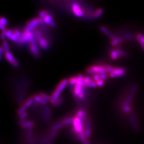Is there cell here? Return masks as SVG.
<instances>
[{"label": "cell", "instance_id": "obj_1", "mask_svg": "<svg viewBox=\"0 0 144 144\" xmlns=\"http://www.w3.org/2000/svg\"><path fill=\"white\" fill-rule=\"evenodd\" d=\"M87 72L89 74H106L107 71L105 68L98 66H93L88 68Z\"/></svg>", "mask_w": 144, "mask_h": 144}, {"label": "cell", "instance_id": "obj_2", "mask_svg": "<svg viewBox=\"0 0 144 144\" xmlns=\"http://www.w3.org/2000/svg\"><path fill=\"white\" fill-rule=\"evenodd\" d=\"M73 130L77 135L83 131L82 121L81 118L77 117L74 118V121L73 122Z\"/></svg>", "mask_w": 144, "mask_h": 144}, {"label": "cell", "instance_id": "obj_3", "mask_svg": "<svg viewBox=\"0 0 144 144\" xmlns=\"http://www.w3.org/2000/svg\"><path fill=\"white\" fill-rule=\"evenodd\" d=\"M38 23H39V21H38V18H34L33 19L31 20L27 23V27L25 28V32L30 33V32L32 30H33L36 27H37Z\"/></svg>", "mask_w": 144, "mask_h": 144}, {"label": "cell", "instance_id": "obj_4", "mask_svg": "<svg viewBox=\"0 0 144 144\" xmlns=\"http://www.w3.org/2000/svg\"><path fill=\"white\" fill-rule=\"evenodd\" d=\"M72 8L73 12L75 16L78 17H81L83 16V12L77 3L73 2L72 4Z\"/></svg>", "mask_w": 144, "mask_h": 144}, {"label": "cell", "instance_id": "obj_5", "mask_svg": "<svg viewBox=\"0 0 144 144\" xmlns=\"http://www.w3.org/2000/svg\"><path fill=\"white\" fill-rule=\"evenodd\" d=\"M5 57L6 58V59L9 62H10L11 64L14 67H17L19 66V63L15 59V58L13 57V55H12V53L10 52H7L5 53Z\"/></svg>", "mask_w": 144, "mask_h": 144}, {"label": "cell", "instance_id": "obj_6", "mask_svg": "<svg viewBox=\"0 0 144 144\" xmlns=\"http://www.w3.org/2000/svg\"><path fill=\"white\" fill-rule=\"evenodd\" d=\"M31 32L30 33H27V32H24L22 34V36L20 38L18 39L17 42L20 44H25L30 41V37H31Z\"/></svg>", "mask_w": 144, "mask_h": 144}, {"label": "cell", "instance_id": "obj_7", "mask_svg": "<svg viewBox=\"0 0 144 144\" xmlns=\"http://www.w3.org/2000/svg\"><path fill=\"white\" fill-rule=\"evenodd\" d=\"M125 73L124 70L122 68H115V71L112 73L109 74V76L111 77H120L122 76Z\"/></svg>", "mask_w": 144, "mask_h": 144}, {"label": "cell", "instance_id": "obj_8", "mask_svg": "<svg viewBox=\"0 0 144 144\" xmlns=\"http://www.w3.org/2000/svg\"><path fill=\"white\" fill-rule=\"evenodd\" d=\"M19 124L21 126V127L24 129H31L33 128L34 126V124L33 122H32L30 121H24V120H20L19 121Z\"/></svg>", "mask_w": 144, "mask_h": 144}, {"label": "cell", "instance_id": "obj_9", "mask_svg": "<svg viewBox=\"0 0 144 144\" xmlns=\"http://www.w3.org/2000/svg\"><path fill=\"white\" fill-rule=\"evenodd\" d=\"M68 81H68V80H67V79H64V80L61 81L60 83L58 84V85L57 86V87L56 88V91L61 93V92L64 90V89L66 88V86L68 84Z\"/></svg>", "mask_w": 144, "mask_h": 144}, {"label": "cell", "instance_id": "obj_10", "mask_svg": "<svg viewBox=\"0 0 144 144\" xmlns=\"http://www.w3.org/2000/svg\"><path fill=\"white\" fill-rule=\"evenodd\" d=\"M77 137L79 139V140H80V141L84 144H91V143L89 142V140H88V139L86 138V135L85 134L84 131H82L81 132H80V134H78V135H77Z\"/></svg>", "mask_w": 144, "mask_h": 144}, {"label": "cell", "instance_id": "obj_11", "mask_svg": "<svg viewBox=\"0 0 144 144\" xmlns=\"http://www.w3.org/2000/svg\"><path fill=\"white\" fill-rule=\"evenodd\" d=\"M130 121L132 125V127L135 130H138L139 129V125L137 118L134 114H132L130 116Z\"/></svg>", "mask_w": 144, "mask_h": 144}, {"label": "cell", "instance_id": "obj_12", "mask_svg": "<svg viewBox=\"0 0 144 144\" xmlns=\"http://www.w3.org/2000/svg\"><path fill=\"white\" fill-rule=\"evenodd\" d=\"M61 93L55 90V91L53 92L52 96H51V100H50V102L52 104H55L57 101L59 99Z\"/></svg>", "mask_w": 144, "mask_h": 144}, {"label": "cell", "instance_id": "obj_13", "mask_svg": "<svg viewBox=\"0 0 144 144\" xmlns=\"http://www.w3.org/2000/svg\"><path fill=\"white\" fill-rule=\"evenodd\" d=\"M31 50L32 53L33 54V55L36 57H38L39 55V52L38 48L37 47V46L35 44H32L31 46Z\"/></svg>", "mask_w": 144, "mask_h": 144}, {"label": "cell", "instance_id": "obj_14", "mask_svg": "<svg viewBox=\"0 0 144 144\" xmlns=\"http://www.w3.org/2000/svg\"><path fill=\"white\" fill-rule=\"evenodd\" d=\"M39 45H40L41 48L43 49H44V50L47 49L49 47L48 43L46 42V41L45 40V39L43 38H41L40 40H39Z\"/></svg>", "mask_w": 144, "mask_h": 144}, {"label": "cell", "instance_id": "obj_15", "mask_svg": "<svg viewBox=\"0 0 144 144\" xmlns=\"http://www.w3.org/2000/svg\"><path fill=\"white\" fill-rule=\"evenodd\" d=\"M84 128H85L84 132L85 134V135L86 136V137H89L91 136V130H90V125L88 123V121L85 122Z\"/></svg>", "mask_w": 144, "mask_h": 144}, {"label": "cell", "instance_id": "obj_16", "mask_svg": "<svg viewBox=\"0 0 144 144\" xmlns=\"http://www.w3.org/2000/svg\"><path fill=\"white\" fill-rule=\"evenodd\" d=\"M82 85L76 84L75 85L74 88V94L77 96H78V95L82 92Z\"/></svg>", "mask_w": 144, "mask_h": 144}, {"label": "cell", "instance_id": "obj_17", "mask_svg": "<svg viewBox=\"0 0 144 144\" xmlns=\"http://www.w3.org/2000/svg\"><path fill=\"white\" fill-rule=\"evenodd\" d=\"M74 121V118L72 117H69L65 118V119L64 120L62 121V124L63 125H67L71 123H73V122Z\"/></svg>", "mask_w": 144, "mask_h": 144}, {"label": "cell", "instance_id": "obj_18", "mask_svg": "<svg viewBox=\"0 0 144 144\" xmlns=\"http://www.w3.org/2000/svg\"><path fill=\"white\" fill-rule=\"evenodd\" d=\"M27 141L31 144H34L33 137H32V131L31 129H29L27 132Z\"/></svg>", "mask_w": 144, "mask_h": 144}, {"label": "cell", "instance_id": "obj_19", "mask_svg": "<svg viewBox=\"0 0 144 144\" xmlns=\"http://www.w3.org/2000/svg\"><path fill=\"white\" fill-rule=\"evenodd\" d=\"M77 84H79L81 85H84V77H83L81 74H79L77 76Z\"/></svg>", "mask_w": 144, "mask_h": 144}, {"label": "cell", "instance_id": "obj_20", "mask_svg": "<svg viewBox=\"0 0 144 144\" xmlns=\"http://www.w3.org/2000/svg\"><path fill=\"white\" fill-rule=\"evenodd\" d=\"M122 41H123V39H122V38L116 37V38H115L112 41H111V44L113 46H115L117 45L118 43H121Z\"/></svg>", "mask_w": 144, "mask_h": 144}, {"label": "cell", "instance_id": "obj_21", "mask_svg": "<svg viewBox=\"0 0 144 144\" xmlns=\"http://www.w3.org/2000/svg\"><path fill=\"white\" fill-rule=\"evenodd\" d=\"M138 42L140 43V44L141 45H144V35L142 34H139L137 36Z\"/></svg>", "mask_w": 144, "mask_h": 144}, {"label": "cell", "instance_id": "obj_22", "mask_svg": "<svg viewBox=\"0 0 144 144\" xmlns=\"http://www.w3.org/2000/svg\"><path fill=\"white\" fill-rule=\"evenodd\" d=\"M62 123H57L56 124H55L52 127V130L53 131V132H56L58 130H59V129L62 128L63 127Z\"/></svg>", "mask_w": 144, "mask_h": 144}, {"label": "cell", "instance_id": "obj_23", "mask_svg": "<svg viewBox=\"0 0 144 144\" xmlns=\"http://www.w3.org/2000/svg\"><path fill=\"white\" fill-rule=\"evenodd\" d=\"M44 23L46 24H50L52 22V17L51 15H50V14H48V15L46 16L44 18Z\"/></svg>", "mask_w": 144, "mask_h": 144}, {"label": "cell", "instance_id": "obj_24", "mask_svg": "<svg viewBox=\"0 0 144 144\" xmlns=\"http://www.w3.org/2000/svg\"><path fill=\"white\" fill-rule=\"evenodd\" d=\"M34 98H33V97H31V98H29L26 102V103H25L24 104V105L26 106L27 108V107H29L30 106H31L32 104H33V101H34Z\"/></svg>", "mask_w": 144, "mask_h": 144}, {"label": "cell", "instance_id": "obj_25", "mask_svg": "<svg viewBox=\"0 0 144 144\" xmlns=\"http://www.w3.org/2000/svg\"><path fill=\"white\" fill-rule=\"evenodd\" d=\"M85 116H86L85 113L83 110L78 111V112L77 113V114H76V117L78 118H81H81H83Z\"/></svg>", "mask_w": 144, "mask_h": 144}, {"label": "cell", "instance_id": "obj_26", "mask_svg": "<svg viewBox=\"0 0 144 144\" xmlns=\"http://www.w3.org/2000/svg\"><path fill=\"white\" fill-rule=\"evenodd\" d=\"M2 48H3L4 51H5V52H9V47L7 42L3 41L2 43Z\"/></svg>", "mask_w": 144, "mask_h": 144}, {"label": "cell", "instance_id": "obj_27", "mask_svg": "<svg viewBox=\"0 0 144 144\" xmlns=\"http://www.w3.org/2000/svg\"><path fill=\"white\" fill-rule=\"evenodd\" d=\"M39 96L41 97L42 99H45L46 101H47V100H50H50H51V97H50L49 96L45 94V93H41L40 94H39Z\"/></svg>", "mask_w": 144, "mask_h": 144}, {"label": "cell", "instance_id": "obj_28", "mask_svg": "<svg viewBox=\"0 0 144 144\" xmlns=\"http://www.w3.org/2000/svg\"><path fill=\"white\" fill-rule=\"evenodd\" d=\"M26 108H27V107L25 106V105H23L21 106L20 108L17 111V114H18L19 115H20L21 114H22L23 113H25V110H26Z\"/></svg>", "mask_w": 144, "mask_h": 144}, {"label": "cell", "instance_id": "obj_29", "mask_svg": "<svg viewBox=\"0 0 144 144\" xmlns=\"http://www.w3.org/2000/svg\"><path fill=\"white\" fill-rule=\"evenodd\" d=\"M103 12V10L102 8H99L97 10L95 13V17L96 18H98L101 15H102V13Z\"/></svg>", "mask_w": 144, "mask_h": 144}, {"label": "cell", "instance_id": "obj_30", "mask_svg": "<svg viewBox=\"0 0 144 144\" xmlns=\"http://www.w3.org/2000/svg\"><path fill=\"white\" fill-rule=\"evenodd\" d=\"M110 56H111V59H113L114 60H115V59H117L118 55V53L116 52V50H114V51H113L112 52H111Z\"/></svg>", "mask_w": 144, "mask_h": 144}, {"label": "cell", "instance_id": "obj_31", "mask_svg": "<svg viewBox=\"0 0 144 144\" xmlns=\"http://www.w3.org/2000/svg\"><path fill=\"white\" fill-rule=\"evenodd\" d=\"M49 13L47 11H42L40 12L39 13V16L41 18H44V17H45L46 16L48 15Z\"/></svg>", "mask_w": 144, "mask_h": 144}, {"label": "cell", "instance_id": "obj_32", "mask_svg": "<svg viewBox=\"0 0 144 144\" xmlns=\"http://www.w3.org/2000/svg\"><path fill=\"white\" fill-rule=\"evenodd\" d=\"M123 110L125 113H129L131 110V108L130 106H125L122 107Z\"/></svg>", "mask_w": 144, "mask_h": 144}, {"label": "cell", "instance_id": "obj_33", "mask_svg": "<svg viewBox=\"0 0 144 144\" xmlns=\"http://www.w3.org/2000/svg\"><path fill=\"white\" fill-rule=\"evenodd\" d=\"M100 30H101V31H102L103 32L104 34H106L107 35H109L110 34L109 31L105 27L102 26L100 27Z\"/></svg>", "mask_w": 144, "mask_h": 144}, {"label": "cell", "instance_id": "obj_34", "mask_svg": "<svg viewBox=\"0 0 144 144\" xmlns=\"http://www.w3.org/2000/svg\"><path fill=\"white\" fill-rule=\"evenodd\" d=\"M105 68L107 72H109L110 73H112L115 71V68H114L113 67H111L110 66H106L105 67Z\"/></svg>", "mask_w": 144, "mask_h": 144}, {"label": "cell", "instance_id": "obj_35", "mask_svg": "<svg viewBox=\"0 0 144 144\" xmlns=\"http://www.w3.org/2000/svg\"><path fill=\"white\" fill-rule=\"evenodd\" d=\"M92 81L91 80V78L90 77H84V84H85V85H88V84H89Z\"/></svg>", "mask_w": 144, "mask_h": 144}, {"label": "cell", "instance_id": "obj_36", "mask_svg": "<svg viewBox=\"0 0 144 144\" xmlns=\"http://www.w3.org/2000/svg\"><path fill=\"white\" fill-rule=\"evenodd\" d=\"M70 83L72 85L75 84L76 85L77 83V77H72L69 80Z\"/></svg>", "mask_w": 144, "mask_h": 144}, {"label": "cell", "instance_id": "obj_37", "mask_svg": "<svg viewBox=\"0 0 144 144\" xmlns=\"http://www.w3.org/2000/svg\"><path fill=\"white\" fill-rule=\"evenodd\" d=\"M7 24V20L4 17H2L1 19H0V24L4 25L5 26L6 24Z\"/></svg>", "mask_w": 144, "mask_h": 144}, {"label": "cell", "instance_id": "obj_38", "mask_svg": "<svg viewBox=\"0 0 144 144\" xmlns=\"http://www.w3.org/2000/svg\"><path fill=\"white\" fill-rule=\"evenodd\" d=\"M57 134L56 132H51V134H50L49 136H48V139H53L54 138H55L57 136Z\"/></svg>", "mask_w": 144, "mask_h": 144}, {"label": "cell", "instance_id": "obj_39", "mask_svg": "<svg viewBox=\"0 0 144 144\" xmlns=\"http://www.w3.org/2000/svg\"><path fill=\"white\" fill-rule=\"evenodd\" d=\"M86 86H90V87H92V88H95L97 86V82H96L95 81H92L89 84H88V85H86Z\"/></svg>", "mask_w": 144, "mask_h": 144}, {"label": "cell", "instance_id": "obj_40", "mask_svg": "<svg viewBox=\"0 0 144 144\" xmlns=\"http://www.w3.org/2000/svg\"><path fill=\"white\" fill-rule=\"evenodd\" d=\"M13 32L11 30H8L6 32V36L10 39L11 37L12 36V35H13Z\"/></svg>", "mask_w": 144, "mask_h": 144}, {"label": "cell", "instance_id": "obj_41", "mask_svg": "<svg viewBox=\"0 0 144 144\" xmlns=\"http://www.w3.org/2000/svg\"><path fill=\"white\" fill-rule=\"evenodd\" d=\"M34 99L35 100V101L36 102H37V103H40L41 102V97L39 96V95H35L34 97Z\"/></svg>", "mask_w": 144, "mask_h": 144}, {"label": "cell", "instance_id": "obj_42", "mask_svg": "<svg viewBox=\"0 0 144 144\" xmlns=\"http://www.w3.org/2000/svg\"><path fill=\"white\" fill-rule=\"evenodd\" d=\"M116 51L117 52L118 55H120V56H122V57H125V56H126L125 53L123 51H122L121 50H120V49H116Z\"/></svg>", "mask_w": 144, "mask_h": 144}, {"label": "cell", "instance_id": "obj_43", "mask_svg": "<svg viewBox=\"0 0 144 144\" xmlns=\"http://www.w3.org/2000/svg\"><path fill=\"white\" fill-rule=\"evenodd\" d=\"M63 102V99H59L55 104H54V105H55L56 107L59 106H60L61 105V104H62Z\"/></svg>", "mask_w": 144, "mask_h": 144}, {"label": "cell", "instance_id": "obj_44", "mask_svg": "<svg viewBox=\"0 0 144 144\" xmlns=\"http://www.w3.org/2000/svg\"><path fill=\"white\" fill-rule=\"evenodd\" d=\"M27 113L26 112H25L24 113H23L22 114H21L20 115H19L20 116V120H24L25 118H26L27 116Z\"/></svg>", "mask_w": 144, "mask_h": 144}, {"label": "cell", "instance_id": "obj_45", "mask_svg": "<svg viewBox=\"0 0 144 144\" xmlns=\"http://www.w3.org/2000/svg\"><path fill=\"white\" fill-rule=\"evenodd\" d=\"M14 34H15L18 37V38H20L21 37V36H22V34H21L20 32L19 31H18V30H15L14 31V33H13Z\"/></svg>", "mask_w": 144, "mask_h": 144}, {"label": "cell", "instance_id": "obj_46", "mask_svg": "<svg viewBox=\"0 0 144 144\" xmlns=\"http://www.w3.org/2000/svg\"><path fill=\"white\" fill-rule=\"evenodd\" d=\"M10 39H11L12 41H14V42H17L18 41V39H19V38H18V37L17 36L14 34V33L13 34V35H12V36L11 37V38H10Z\"/></svg>", "mask_w": 144, "mask_h": 144}, {"label": "cell", "instance_id": "obj_47", "mask_svg": "<svg viewBox=\"0 0 144 144\" xmlns=\"http://www.w3.org/2000/svg\"><path fill=\"white\" fill-rule=\"evenodd\" d=\"M6 31H2V33H1V39L2 41H4L5 40V36H6Z\"/></svg>", "mask_w": 144, "mask_h": 144}, {"label": "cell", "instance_id": "obj_48", "mask_svg": "<svg viewBox=\"0 0 144 144\" xmlns=\"http://www.w3.org/2000/svg\"><path fill=\"white\" fill-rule=\"evenodd\" d=\"M93 80H94V81L95 82H96L99 81L100 80V78L99 75L98 74H96V75H95L94 76H93Z\"/></svg>", "mask_w": 144, "mask_h": 144}, {"label": "cell", "instance_id": "obj_49", "mask_svg": "<svg viewBox=\"0 0 144 144\" xmlns=\"http://www.w3.org/2000/svg\"><path fill=\"white\" fill-rule=\"evenodd\" d=\"M99 75L101 80H106L107 76L106 75V74H99Z\"/></svg>", "mask_w": 144, "mask_h": 144}, {"label": "cell", "instance_id": "obj_50", "mask_svg": "<svg viewBox=\"0 0 144 144\" xmlns=\"http://www.w3.org/2000/svg\"><path fill=\"white\" fill-rule=\"evenodd\" d=\"M97 85H98L99 86H102L104 85V81L102 80H100L99 81L97 82Z\"/></svg>", "mask_w": 144, "mask_h": 144}, {"label": "cell", "instance_id": "obj_51", "mask_svg": "<svg viewBox=\"0 0 144 144\" xmlns=\"http://www.w3.org/2000/svg\"><path fill=\"white\" fill-rule=\"evenodd\" d=\"M3 51H4V50H3V48H2V46H1V47L0 48V58H1V60L2 59Z\"/></svg>", "mask_w": 144, "mask_h": 144}, {"label": "cell", "instance_id": "obj_52", "mask_svg": "<svg viewBox=\"0 0 144 144\" xmlns=\"http://www.w3.org/2000/svg\"><path fill=\"white\" fill-rule=\"evenodd\" d=\"M42 104H43V105H46L47 104V101H46V100L45 99H41V102H40Z\"/></svg>", "mask_w": 144, "mask_h": 144}, {"label": "cell", "instance_id": "obj_53", "mask_svg": "<svg viewBox=\"0 0 144 144\" xmlns=\"http://www.w3.org/2000/svg\"><path fill=\"white\" fill-rule=\"evenodd\" d=\"M84 96H85V95H84V93L83 92H82V93H81L80 95H78V97L79 98H80V99H83L84 98Z\"/></svg>", "mask_w": 144, "mask_h": 144}, {"label": "cell", "instance_id": "obj_54", "mask_svg": "<svg viewBox=\"0 0 144 144\" xmlns=\"http://www.w3.org/2000/svg\"><path fill=\"white\" fill-rule=\"evenodd\" d=\"M0 28H1V30L2 31H5V26L0 24Z\"/></svg>", "mask_w": 144, "mask_h": 144}, {"label": "cell", "instance_id": "obj_55", "mask_svg": "<svg viewBox=\"0 0 144 144\" xmlns=\"http://www.w3.org/2000/svg\"><path fill=\"white\" fill-rule=\"evenodd\" d=\"M108 36H109V37L110 38L112 39L113 40V39H114L115 38H116V37H115V36H114L113 34H110H110L108 35Z\"/></svg>", "mask_w": 144, "mask_h": 144}, {"label": "cell", "instance_id": "obj_56", "mask_svg": "<svg viewBox=\"0 0 144 144\" xmlns=\"http://www.w3.org/2000/svg\"><path fill=\"white\" fill-rule=\"evenodd\" d=\"M38 21H39V24H43V23H44V19H43V18H41L38 19Z\"/></svg>", "mask_w": 144, "mask_h": 144}, {"label": "cell", "instance_id": "obj_57", "mask_svg": "<svg viewBox=\"0 0 144 144\" xmlns=\"http://www.w3.org/2000/svg\"><path fill=\"white\" fill-rule=\"evenodd\" d=\"M50 26L52 27H55L56 26V23L54 22V21H52V22L50 23Z\"/></svg>", "mask_w": 144, "mask_h": 144}, {"label": "cell", "instance_id": "obj_58", "mask_svg": "<svg viewBox=\"0 0 144 144\" xmlns=\"http://www.w3.org/2000/svg\"><path fill=\"white\" fill-rule=\"evenodd\" d=\"M125 37L127 38H132V35L131 34H126L125 35Z\"/></svg>", "mask_w": 144, "mask_h": 144}, {"label": "cell", "instance_id": "obj_59", "mask_svg": "<svg viewBox=\"0 0 144 144\" xmlns=\"http://www.w3.org/2000/svg\"><path fill=\"white\" fill-rule=\"evenodd\" d=\"M46 144H52V143L51 141H48Z\"/></svg>", "mask_w": 144, "mask_h": 144}]
</instances>
